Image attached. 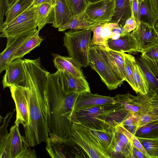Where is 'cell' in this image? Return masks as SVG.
Segmentation results:
<instances>
[{
	"instance_id": "3",
	"label": "cell",
	"mask_w": 158,
	"mask_h": 158,
	"mask_svg": "<svg viewBox=\"0 0 158 158\" xmlns=\"http://www.w3.org/2000/svg\"><path fill=\"white\" fill-rule=\"evenodd\" d=\"M131 113L118 102L73 110L71 122L90 130H111L119 125Z\"/></svg>"
},
{
	"instance_id": "49",
	"label": "cell",
	"mask_w": 158,
	"mask_h": 158,
	"mask_svg": "<svg viewBox=\"0 0 158 158\" xmlns=\"http://www.w3.org/2000/svg\"><path fill=\"white\" fill-rule=\"evenodd\" d=\"M18 0H6L7 9L10 7Z\"/></svg>"
},
{
	"instance_id": "23",
	"label": "cell",
	"mask_w": 158,
	"mask_h": 158,
	"mask_svg": "<svg viewBox=\"0 0 158 158\" xmlns=\"http://www.w3.org/2000/svg\"><path fill=\"white\" fill-rule=\"evenodd\" d=\"M100 24L90 23L86 20L83 12L76 15H72L69 20L58 28L59 31H64L68 29L74 30H93Z\"/></svg>"
},
{
	"instance_id": "13",
	"label": "cell",
	"mask_w": 158,
	"mask_h": 158,
	"mask_svg": "<svg viewBox=\"0 0 158 158\" xmlns=\"http://www.w3.org/2000/svg\"><path fill=\"white\" fill-rule=\"evenodd\" d=\"M131 34L142 52L158 42V34L154 26L142 21L137 23Z\"/></svg>"
},
{
	"instance_id": "27",
	"label": "cell",
	"mask_w": 158,
	"mask_h": 158,
	"mask_svg": "<svg viewBox=\"0 0 158 158\" xmlns=\"http://www.w3.org/2000/svg\"><path fill=\"white\" fill-rule=\"evenodd\" d=\"M39 31L31 37L20 47L15 55L13 60L18 58H22L35 48L39 46L43 39L39 36Z\"/></svg>"
},
{
	"instance_id": "2",
	"label": "cell",
	"mask_w": 158,
	"mask_h": 158,
	"mask_svg": "<svg viewBox=\"0 0 158 158\" xmlns=\"http://www.w3.org/2000/svg\"><path fill=\"white\" fill-rule=\"evenodd\" d=\"M79 94H65L59 80V73L48 74L45 97L49 127L54 134L69 139L72 123L71 117L76 101Z\"/></svg>"
},
{
	"instance_id": "45",
	"label": "cell",
	"mask_w": 158,
	"mask_h": 158,
	"mask_svg": "<svg viewBox=\"0 0 158 158\" xmlns=\"http://www.w3.org/2000/svg\"><path fill=\"white\" fill-rule=\"evenodd\" d=\"M133 158H147V156L138 149L133 147Z\"/></svg>"
},
{
	"instance_id": "4",
	"label": "cell",
	"mask_w": 158,
	"mask_h": 158,
	"mask_svg": "<svg viewBox=\"0 0 158 158\" xmlns=\"http://www.w3.org/2000/svg\"><path fill=\"white\" fill-rule=\"evenodd\" d=\"M92 31L70 29L64 33L63 45L67 49L69 56L81 67L89 65V53Z\"/></svg>"
},
{
	"instance_id": "44",
	"label": "cell",
	"mask_w": 158,
	"mask_h": 158,
	"mask_svg": "<svg viewBox=\"0 0 158 158\" xmlns=\"http://www.w3.org/2000/svg\"><path fill=\"white\" fill-rule=\"evenodd\" d=\"M0 26L3 23V18L7 9L6 0H0Z\"/></svg>"
},
{
	"instance_id": "43",
	"label": "cell",
	"mask_w": 158,
	"mask_h": 158,
	"mask_svg": "<svg viewBox=\"0 0 158 158\" xmlns=\"http://www.w3.org/2000/svg\"><path fill=\"white\" fill-rule=\"evenodd\" d=\"M139 0H133L131 4L132 15H133L137 23L138 22Z\"/></svg>"
},
{
	"instance_id": "41",
	"label": "cell",
	"mask_w": 158,
	"mask_h": 158,
	"mask_svg": "<svg viewBox=\"0 0 158 158\" xmlns=\"http://www.w3.org/2000/svg\"><path fill=\"white\" fill-rule=\"evenodd\" d=\"M137 23L133 15L127 20L123 27L124 32L126 34L130 33L137 27Z\"/></svg>"
},
{
	"instance_id": "17",
	"label": "cell",
	"mask_w": 158,
	"mask_h": 158,
	"mask_svg": "<svg viewBox=\"0 0 158 158\" xmlns=\"http://www.w3.org/2000/svg\"><path fill=\"white\" fill-rule=\"evenodd\" d=\"M11 134V158H23L29 148V145L25 137L20 134L19 125L15 124L10 128Z\"/></svg>"
},
{
	"instance_id": "19",
	"label": "cell",
	"mask_w": 158,
	"mask_h": 158,
	"mask_svg": "<svg viewBox=\"0 0 158 158\" xmlns=\"http://www.w3.org/2000/svg\"><path fill=\"white\" fill-rule=\"evenodd\" d=\"M35 13L39 31L47 24L53 23L55 20L54 7L49 3H43L35 6Z\"/></svg>"
},
{
	"instance_id": "35",
	"label": "cell",
	"mask_w": 158,
	"mask_h": 158,
	"mask_svg": "<svg viewBox=\"0 0 158 158\" xmlns=\"http://www.w3.org/2000/svg\"><path fill=\"white\" fill-rule=\"evenodd\" d=\"M114 132L116 137L122 143L131 155V158H133V145L130 141L122 131L119 125L114 128Z\"/></svg>"
},
{
	"instance_id": "10",
	"label": "cell",
	"mask_w": 158,
	"mask_h": 158,
	"mask_svg": "<svg viewBox=\"0 0 158 158\" xmlns=\"http://www.w3.org/2000/svg\"><path fill=\"white\" fill-rule=\"evenodd\" d=\"M15 102L16 111L15 124H22L23 128L30 123L27 96L24 86L22 84L9 88Z\"/></svg>"
},
{
	"instance_id": "7",
	"label": "cell",
	"mask_w": 158,
	"mask_h": 158,
	"mask_svg": "<svg viewBox=\"0 0 158 158\" xmlns=\"http://www.w3.org/2000/svg\"><path fill=\"white\" fill-rule=\"evenodd\" d=\"M89 58V65L98 74L108 89L114 90L121 85L96 46L91 45Z\"/></svg>"
},
{
	"instance_id": "1",
	"label": "cell",
	"mask_w": 158,
	"mask_h": 158,
	"mask_svg": "<svg viewBox=\"0 0 158 158\" xmlns=\"http://www.w3.org/2000/svg\"><path fill=\"white\" fill-rule=\"evenodd\" d=\"M23 64L25 79L21 84L26 91L30 120V125L24 129L26 140L30 146L33 147L45 142L52 132L48 124L45 97L49 73L42 67L40 58L24 59Z\"/></svg>"
},
{
	"instance_id": "15",
	"label": "cell",
	"mask_w": 158,
	"mask_h": 158,
	"mask_svg": "<svg viewBox=\"0 0 158 158\" xmlns=\"http://www.w3.org/2000/svg\"><path fill=\"white\" fill-rule=\"evenodd\" d=\"M117 103L114 97L85 92L79 94L76 101L73 110Z\"/></svg>"
},
{
	"instance_id": "5",
	"label": "cell",
	"mask_w": 158,
	"mask_h": 158,
	"mask_svg": "<svg viewBox=\"0 0 158 158\" xmlns=\"http://www.w3.org/2000/svg\"><path fill=\"white\" fill-rule=\"evenodd\" d=\"M78 145L91 158H110L91 131L81 125L72 123L69 138Z\"/></svg>"
},
{
	"instance_id": "51",
	"label": "cell",
	"mask_w": 158,
	"mask_h": 158,
	"mask_svg": "<svg viewBox=\"0 0 158 158\" xmlns=\"http://www.w3.org/2000/svg\"><path fill=\"white\" fill-rule=\"evenodd\" d=\"M155 29L158 34V20L154 26Z\"/></svg>"
},
{
	"instance_id": "31",
	"label": "cell",
	"mask_w": 158,
	"mask_h": 158,
	"mask_svg": "<svg viewBox=\"0 0 158 158\" xmlns=\"http://www.w3.org/2000/svg\"><path fill=\"white\" fill-rule=\"evenodd\" d=\"M137 137L150 158H158V139Z\"/></svg>"
},
{
	"instance_id": "8",
	"label": "cell",
	"mask_w": 158,
	"mask_h": 158,
	"mask_svg": "<svg viewBox=\"0 0 158 158\" xmlns=\"http://www.w3.org/2000/svg\"><path fill=\"white\" fill-rule=\"evenodd\" d=\"M115 0H103L87 5L83 12L89 22L98 24L108 23L113 15Z\"/></svg>"
},
{
	"instance_id": "21",
	"label": "cell",
	"mask_w": 158,
	"mask_h": 158,
	"mask_svg": "<svg viewBox=\"0 0 158 158\" xmlns=\"http://www.w3.org/2000/svg\"><path fill=\"white\" fill-rule=\"evenodd\" d=\"M55 20L52 26L58 28L68 21L72 16L67 0H55Z\"/></svg>"
},
{
	"instance_id": "38",
	"label": "cell",
	"mask_w": 158,
	"mask_h": 158,
	"mask_svg": "<svg viewBox=\"0 0 158 158\" xmlns=\"http://www.w3.org/2000/svg\"><path fill=\"white\" fill-rule=\"evenodd\" d=\"M148 93L151 110L148 114L158 115V88L155 90H149Z\"/></svg>"
},
{
	"instance_id": "22",
	"label": "cell",
	"mask_w": 158,
	"mask_h": 158,
	"mask_svg": "<svg viewBox=\"0 0 158 158\" xmlns=\"http://www.w3.org/2000/svg\"><path fill=\"white\" fill-rule=\"evenodd\" d=\"M139 3L138 22L142 21L154 26L158 20V15L150 0H139Z\"/></svg>"
},
{
	"instance_id": "46",
	"label": "cell",
	"mask_w": 158,
	"mask_h": 158,
	"mask_svg": "<svg viewBox=\"0 0 158 158\" xmlns=\"http://www.w3.org/2000/svg\"><path fill=\"white\" fill-rule=\"evenodd\" d=\"M43 3H48L54 7L55 6V0H33V4L36 6Z\"/></svg>"
},
{
	"instance_id": "48",
	"label": "cell",
	"mask_w": 158,
	"mask_h": 158,
	"mask_svg": "<svg viewBox=\"0 0 158 158\" xmlns=\"http://www.w3.org/2000/svg\"><path fill=\"white\" fill-rule=\"evenodd\" d=\"M156 12L158 15V0H150Z\"/></svg>"
},
{
	"instance_id": "18",
	"label": "cell",
	"mask_w": 158,
	"mask_h": 158,
	"mask_svg": "<svg viewBox=\"0 0 158 158\" xmlns=\"http://www.w3.org/2000/svg\"><path fill=\"white\" fill-rule=\"evenodd\" d=\"M132 15V8L130 0H115L114 12L109 23H115L123 27L125 22Z\"/></svg>"
},
{
	"instance_id": "14",
	"label": "cell",
	"mask_w": 158,
	"mask_h": 158,
	"mask_svg": "<svg viewBox=\"0 0 158 158\" xmlns=\"http://www.w3.org/2000/svg\"><path fill=\"white\" fill-rule=\"evenodd\" d=\"M2 80L3 89L21 85L25 79L23 60L18 58L8 65Z\"/></svg>"
},
{
	"instance_id": "32",
	"label": "cell",
	"mask_w": 158,
	"mask_h": 158,
	"mask_svg": "<svg viewBox=\"0 0 158 158\" xmlns=\"http://www.w3.org/2000/svg\"><path fill=\"white\" fill-rule=\"evenodd\" d=\"M106 50L114 61L123 79L125 81L126 75L124 52H117L110 49Z\"/></svg>"
},
{
	"instance_id": "24",
	"label": "cell",
	"mask_w": 158,
	"mask_h": 158,
	"mask_svg": "<svg viewBox=\"0 0 158 158\" xmlns=\"http://www.w3.org/2000/svg\"><path fill=\"white\" fill-rule=\"evenodd\" d=\"M114 128L103 131L90 129L110 158L114 146Z\"/></svg>"
},
{
	"instance_id": "6",
	"label": "cell",
	"mask_w": 158,
	"mask_h": 158,
	"mask_svg": "<svg viewBox=\"0 0 158 158\" xmlns=\"http://www.w3.org/2000/svg\"><path fill=\"white\" fill-rule=\"evenodd\" d=\"M35 8L32 4L9 23L0 27V37H15L37 29Z\"/></svg>"
},
{
	"instance_id": "9",
	"label": "cell",
	"mask_w": 158,
	"mask_h": 158,
	"mask_svg": "<svg viewBox=\"0 0 158 158\" xmlns=\"http://www.w3.org/2000/svg\"><path fill=\"white\" fill-rule=\"evenodd\" d=\"M123 109L140 117L151 110L148 93L145 95H133L130 94H117L114 97Z\"/></svg>"
},
{
	"instance_id": "40",
	"label": "cell",
	"mask_w": 158,
	"mask_h": 158,
	"mask_svg": "<svg viewBox=\"0 0 158 158\" xmlns=\"http://www.w3.org/2000/svg\"><path fill=\"white\" fill-rule=\"evenodd\" d=\"M13 112L8 113L5 117H1L3 120L2 125L0 127V138L7 134V128L8 126L12 116Z\"/></svg>"
},
{
	"instance_id": "42",
	"label": "cell",
	"mask_w": 158,
	"mask_h": 158,
	"mask_svg": "<svg viewBox=\"0 0 158 158\" xmlns=\"http://www.w3.org/2000/svg\"><path fill=\"white\" fill-rule=\"evenodd\" d=\"M142 57L146 60L153 72L158 78V61H153L147 58Z\"/></svg>"
},
{
	"instance_id": "50",
	"label": "cell",
	"mask_w": 158,
	"mask_h": 158,
	"mask_svg": "<svg viewBox=\"0 0 158 158\" xmlns=\"http://www.w3.org/2000/svg\"><path fill=\"white\" fill-rule=\"evenodd\" d=\"M103 0H85L87 5L92 3H95Z\"/></svg>"
},
{
	"instance_id": "12",
	"label": "cell",
	"mask_w": 158,
	"mask_h": 158,
	"mask_svg": "<svg viewBox=\"0 0 158 158\" xmlns=\"http://www.w3.org/2000/svg\"><path fill=\"white\" fill-rule=\"evenodd\" d=\"M57 70L59 71L60 84L65 94H80L85 92H91L88 83L85 77H77L63 69Z\"/></svg>"
},
{
	"instance_id": "39",
	"label": "cell",
	"mask_w": 158,
	"mask_h": 158,
	"mask_svg": "<svg viewBox=\"0 0 158 158\" xmlns=\"http://www.w3.org/2000/svg\"><path fill=\"white\" fill-rule=\"evenodd\" d=\"M141 56L153 61H158V42L143 50Z\"/></svg>"
},
{
	"instance_id": "26",
	"label": "cell",
	"mask_w": 158,
	"mask_h": 158,
	"mask_svg": "<svg viewBox=\"0 0 158 158\" xmlns=\"http://www.w3.org/2000/svg\"><path fill=\"white\" fill-rule=\"evenodd\" d=\"M133 68L134 79L138 90L137 94H147L149 91L148 84L135 57L133 60Z\"/></svg>"
},
{
	"instance_id": "16",
	"label": "cell",
	"mask_w": 158,
	"mask_h": 158,
	"mask_svg": "<svg viewBox=\"0 0 158 158\" xmlns=\"http://www.w3.org/2000/svg\"><path fill=\"white\" fill-rule=\"evenodd\" d=\"M109 48L118 52L129 53L141 52L142 51L131 33L127 34L116 40H109Z\"/></svg>"
},
{
	"instance_id": "34",
	"label": "cell",
	"mask_w": 158,
	"mask_h": 158,
	"mask_svg": "<svg viewBox=\"0 0 158 158\" xmlns=\"http://www.w3.org/2000/svg\"><path fill=\"white\" fill-rule=\"evenodd\" d=\"M139 116L131 113L119 124L129 132L135 135L138 129V124Z\"/></svg>"
},
{
	"instance_id": "47",
	"label": "cell",
	"mask_w": 158,
	"mask_h": 158,
	"mask_svg": "<svg viewBox=\"0 0 158 158\" xmlns=\"http://www.w3.org/2000/svg\"><path fill=\"white\" fill-rule=\"evenodd\" d=\"M112 31L113 35V34H118L120 35L121 37L124 36L127 34L124 32L123 27L119 26L112 29Z\"/></svg>"
},
{
	"instance_id": "30",
	"label": "cell",
	"mask_w": 158,
	"mask_h": 158,
	"mask_svg": "<svg viewBox=\"0 0 158 158\" xmlns=\"http://www.w3.org/2000/svg\"><path fill=\"white\" fill-rule=\"evenodd\" d=\"M125 72V81H127L137 94L138 90L134 79L133 68V60L134 57L129 54L123 52Z\"/></svg>"
},
{
	"instance_id": "37",
	"label": "cell",
	"mask_w": 158,
	"mask_h": 158,
	"mask_svg": "<svg viewBox=\"0 0 158 158\" xmlns=\"http://www.w3.org/2000/svg\"><path fill=\"white\" fill-rule=\"evenodd\" d=\"M119 126L122 131L131 143L133 146L140 150L147 156V158H150L137 138L120 125H119Z\"/></svg>"
},
{
	"instance_id": "25",
	"label": "cell",
	"mask_w": 158,
	"mask_h": 158,
	"mask_svg": "<svg viewBox=\"0 0 158 158\" xmlns=\"http://www.w3.org/2000/svg\"><path fill=\"white\" fill-rule=\"evenodd\" d=\"M33 0H18L10 7L6 9L5 13V21L0 26L9 23L21 14L33 4Z\"/></svg>"
},
{
	"instance_id": "52",
	"label": "cell",
	"mask_w": 158,
	"mask_h": 158,
	"mask_svg": "<svg viewBox=\"0 0 158 158\" xmlns=\"http://www.w3.org/2000/svg\"></svg>"
},
{
	"instance_id": "36",
	"label": "cell",
	"mask_w": 158,
	"mask_h": 158,
	"mask_svg": "<svg viewBox=\"0 0 158 158\" xmlns=\"http://www.w3.org/2000/svg\"><path fill=\"white\" fill-rule=\"evenodd\" d=\"M71 10L72 15L83 12L87 5L85 0H67Z\"/></svg>"
},
{
	"instance_id": "29",
	"label": "cell",
	"mask_w": 158,
	"mask_h": 158,
	"mask_svg": "<svg viewBox=\"0 0 158 158\" xmlns=\"http://www.w3.org/2000/svg\"><path fill=\"white\" fill-rule=\"evenodd\" d=\"M135 135L140 138L158 139V120L150 122L140 127Z\"/></svg>"
},
{
	"instance_id": "33",
	"label": "cell",
	"mask_w": 158,
	"mask_h": 158,
	"mask_svg": "<svg viewBox=\"0 0 158 158\" xmlns=\"http://www.w3.org/2000/svg\"><path fill=\"white\" fill-rule=\"evenodd\" d=\"M11 134L10 132L0 138V158H11Z\"/></svg>"
},
{
	"instance_id": "11",
	"label": "cell",
	"mask_w": 158,
	"mask_h": 158,
	"mask_svg": "<svg viewBox=\"0 0 158 158\" xmlns=\"http://www.w3.org/2000/svg\"><path fill=\"white\" fill-rule=\"evenodd\" d=\"M39 31L32 30L15 37L7 38L6 47L0 54V73L5 70L13 60L14 56L22 45L31 37Z\"/></svg>"
},
{
	"instance_id": "28",
	"label": "cell",
	"mask_w": 158,
	"mask_h": 158,
	"mask_svg": "<svg viewBox=\"0 0 158 158\" xmlns=\"http://www.w3.org/2000/svg\"><path fill=\"white\" fill-rule=\"evenodd\" d=\"M136 60L143 73L148 83L149 90H155L158 88V78L143 57L141 56L137 58Z\"/></svg>"
},
{
	"instance_id": "20",
	"label": "cell",
	"mask_w": 158,
	"mask_h": 158,
	"mask_svg": "<svg viewBox=\"0 0 158 158\" xmlns=\"http://www.w3.org/2000/svg\"><path fill=\"white\" fill-rule=\"evenodd\" d=\"M53 56V63L57 70L63 69L77 77H84L81 67L72 58L57 54H54Z\"/></svg>"
}]
</instances>
